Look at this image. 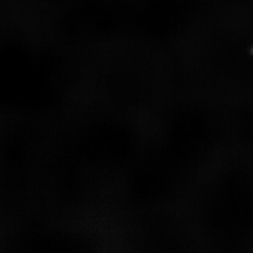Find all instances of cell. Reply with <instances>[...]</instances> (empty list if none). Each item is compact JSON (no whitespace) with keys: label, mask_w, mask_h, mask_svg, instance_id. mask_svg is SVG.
<instances>
[]
</instances>
